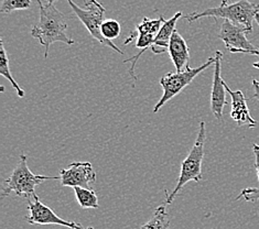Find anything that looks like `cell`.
Instances as JSON below:
<instances>
[{"mask_svg":"<svg viewBox=\"0 0 259 229\" xmlns=\"http://www.w3.org/2000/svg\"><path fill=\"white\" fill-rule=\"evenodd\" d=\"M55 2H57V0H46V3L49 4V5H52V4H54Z\"/></svg>","mask_w":259,"mask_h":229,"instance_id":"25","label":"cell"},{"mask_svg":"<svg viewBox=\"0 0 259 229\" xmlns=\"http://www.w3.org/2000/svg\"><path fill=\"white\" fill-rule=\"evenodd\" d=\"M181 17H182V12L179 11L174 17L164 21L163 26L155 36V41H153V45L151 48V51L153 53L161 54V53H164L165 51H168L171 36L177 30L176 29L177 21L180 19Z\"/></svg>","mask_w":259,"mask_h":229,"instance_id":"13","label":"cell"},{"mask_svg":"<svg viewBox=\"0 0 259 229\" xmlns=\"http://www.w3.org/2000/svg\"><path fill=\"white\" fill-rule=\"evenodd\" d=\"M228 3H230V0H222L221 6H226V5H228Z\"/></svg>","mask_w":259,"mask_h":229,"instance_id":"24","label":"cell"},{"mask_svg":"<svg viewBox=\"0 0 259 229\" xmlns=\"http://www.w3.org/2000/svg\"><path fill=\"white\" fill-rule=\"evenodd\" d=\"M226 91L231 95L232 98V109H231V118L237 123L238 127H249L255 128L257 121L252 119L250 116L249 109L247 106V101L242 90H232L226 83H224Z\"/></svg>","mask_w":259,"mask_h":229,"instance_id":"11","label":"cell"},{"mask_svg":"<svg viewBox=\"0 0 259 229\" xmlns=\"http://www.w3.org/2000/svg\"><path fill=\"white\" fill-rule=\"evenodd\" d=\"M168 53L177 72L183 71L184 66L188 65V62L190 60V51L186 40L182 38V35L177 30L170 39Z\"/></svg>","mask_w":259,"mask_h":229,"instance_id":"12","label":"cell"},{"mask_svg":"<svg viewBox=\"0 0 259 229\" xmlns=\"http://www.w3.org/2000/svg\"><path fill=\"white\" fill-rule=\"evenodd\" d=\"M67 3L71 6L73 12L76 15L79 21L84 24V27L88 29L91 35L93 36L96 41L102 43L103 45H106L110 49H113V50L118 52L119 54H124L118 47L114 44L113 41L106 40L102 35L101 28L103 22L105 21L104 16L106 9H105V7L100 2H97V0H89V2H86L85 0L84 9L79 8L76 4L73 3V0H67Z\"/></svg>","mask_w":259,"mask_h":229,"instance_id":"6","label":"cell"},{"mask_svg":"<svg viewBox=\"0 0 259 229\" xmlns=\"http://www.w3.org/2000/svg\"><path fill=\"white\" fill-rule=\"evenodd\" d=\"M252 66H254L255 69H259V62H256V63L252 64Z\"/></svg>","mask_w":259,"mask_h":229,"instance_id":"27","label":"cell"},{"mask_svg":"<svg viewBox=\"0 0 259 229\" xmlns=\"http://www.w3.org/2000/svg\"><path fill=\"white\" fill-rule=\"evenodd\" d=\"M88 229H94V227H89Z\"/></svg>","mask_w":259,"mask_h":229,"instance_id":"28","label":"cell"},{"mask_svg":"<svg viewBox=\"0 0 259 229\" xmlns=\"http://www.w3.org/2000/svg\"><path fill=\"white\" fill-rule=\"evenodd\" d=\"M257 14H259V4L251 3L250 0H239L235 4L192 12L186 16V19L189 22H194L202 18H223L224 20L245 27L250 33L252 32V21Z\"/></svg>","mask_w":259,"mask_h":229,"instance_id":"2","label":"cell"},{"mask_svg":"<svg viewBox=\"0 0 259 229\" xmlns=\"http://www.w3.org/2000/svg\"><path fill=\"white\" fill-rule=\"evenodd\" d=\"M140 229H170V220L165 205L157 207L152 217Z\"/></svg>","mask_w":259,"mask_h":229,"instance_id":"16","label":"cell"},{"mask_svg":"<svg viewBox=\"0 0 259 229\" xmlns=\"http://www.w3.org/2000/svg\"><path fill=\"white\" fill-rule=\"evenodd\" d=\"M31 0H3L2 14H11L17 10H27L31 7Z\"/></svg>","mask_w":259,"mask_h":229,"instance_id":"19","label":"cell"},{"mask_svg":"<svg viewBox=\"0 0 259 229\" xmlns=\"http://www.w3.org/2000/svg\"><path fill=\"white\" fill-rule=\"evenodd\" d=\"M165 19L163 16H160L157 19H149V18H144L141 23L136 26V31L129 34L128 38L125 40L124 44H129L133 40L137 39L139 34L144 33H149V34H157L161 27L163 26Z\"/></svg>","mask_w":259,"mask_h":229,"instance_id":"14","label":"cell"},{"mask_svg":"<svg viewBox=\"0 0 259 229\" xmlns=\"http://www.w3.org/2000/svg\"><path fill=\"white\" fill-rule=\"evenodd\" d=\"M252 88H254V94H252V98L259 102V82L257 79H252Z\"/></svg>","mask_w":259,"mask_h":229,"instance_id":"22","label":"cell"},{"mask_svg":"<svg viewBox=\"0 0 259 229\" xmlns=\"http://www.w3.org/2000/svg\"><path fill=\"white\" fill-rule=\"evenodd\" d=\"M75 196L78 205L84 209L94 208L97 209L100 207L98 204V197L95 192L89 188H74Z\"/></svg>","mask_w":259,"mask_h":229,"instance_id":"17","label":"cell"},{"mask_svg":"<svg viewBox=\"0 0 259 229\" xmlns=\"http://www.w3.org/2000/svg\"><path fill=\"white\" fill-rule=\"evenodd\" d=\"M215 63V58H209L204 64L196 67V69H192L190 67L189 64L186 66V69L181 72L176 73H166L164 76L160 78V85L163 89L162 97L160 98L159 102L156 104L155 108H153V113H158L164 105L171 101L172 98L176 97L177 95L191 84V82L199 75L200 73L205 71L207 67L211 66Z\"/></svg>","mask_w":259,"mask_h":229,"instance_id":"5","label":"cell"},{"mask_svg":"<svg viewBox=\"0 0 259 229\" xmlns=\"http://www.w3.org/2000/svg\"><path fill=\"white\" fill-rule=\"evenodd\" d=\"M252 151H254L255 154V168L257 172V177L259 181V145H252Z\"/></svg>","mask_w":259,"mask_h":229,"instance_id":"21","label":"cell"},{"mask_svg":"<svg viewBox=\"0 0 259 229\" xmlns=\"http://www.w3.org/2000/svg\"><path fill=\"white\" fill-rule=\"evenodd\" d=\"M206 140V127L205 122L201 121L200 122V128L199 132L196 135V140L194 145L191 149L188 157L183 160L181 164V171H180V176H179L178 183L176 185L175 190L171 192L170 194L166 195L165 200V205L168 204H172L176 196L179 194L184 185L189 183L190 181H194L199 183L202 178V162L203 158H204V145Z\"/></svg>","mask_w":259,"mask_h":229,"instance_id":"3","label":"cell"},{"mask_svg":"<svg viewBox=\"0 0 259 229\" xmlns=\"http://www.w3.org/2000/svg\"><path fill=\"white\" fill-rule=\"evenodd\" d=\"M28 210L29 216L26 217V220L31 225H60L70 229H83L81 224L75 221H69L60 218L53 210L43 204L39 196L28 200Z\"/></svg>","mask_w":259,"mask_h":229,"instance_id":"7","label":"cell"},{"mask_svg":"<svg viewBox=\"0 0 259 229\" xmlns=\"http://www.w3.org/2000/svg\"><path fill=\"white\" fill-rule=\"evenodd\" d=\"M240 199H244L246 202H249V203L257 202L259 200V188L244 189L242 191V193L236 197V201Z\"/></svg>","mask_w":259,"mask_h":229,"instance_id":"20","label":"cell"},{"mask_svg":"<svg viewBox=\"0 0 259 229\" xmlns=\"http://www.w3.org/2000/svg\"><path fill=\"white\" fill-rule=\"evenodd\" d=\"M247 54H251V55H256V57H259V49H257V50H254V51H250Z\"/></svg>","mask_w":259,"mask_h":229,"instance_id":"23","label":"cell"},{"mask_svg":"<svg viewBox=\"0 0 259 229\" xmlns=\"http://www.w3.org/2000/svg\"><path fill=\"white\" fill-rule=\"evenodd\" d=\"M255 21L258 23V26H259V14H257V15H256V17H255Z\"/></svg>","mask_w":259,"mask_h":229,"instance_id":"26","label":"cell"},{"mask_svg":"<svg viewBox=\"0 0 259 229\" xmlns=\"http://www.w3.org/2000/svg\"><path fill=\"white\" fill-rule=\"evenodd\" d=\"M60 179L62 187L91 189L90 185L96 182V173L90 162H74L60 171Z\"/></svg>","mask_w":259,"mask_h":229,"instance_id":"9","label":"cell"},{"mask_svg":"<svg viewBox=\"0 0 259 229\" xmlns=\"http://www.w3.org/2000/svg\"><path fill=\"white\" fill-rule=\"evenodd\" d=\"M60 176H46L36 175L30 171L28 166V158L24 154H20L18 162L11 175L3 184V196H9L15 193L17 196L33 199L38 196L35 194V187H38L45 181L59 179Z\"/></svg>","mask_w":259,"mask_h":229,"instance_id":"4","label":"cell"},{"mask_svg":"<svg viewBox=\"0 0 259 229\" xmlns=\"http://www.w3.org/2000/svg\"><path fill=\"white\" fill-rule=\"evenodd\" d=\"M249 31L243 26L235 24L228 20H224L221 27L219 38L224 42L227 50L231 53H245L257 50V48L251 44L246 35Z\"/></svg>","mask_w":259,"mask_h":229,"instance_id":"8","label":"cell"},{"mask_svg":"<svg viewBox=\"0 0 259 229\" xmlns=\"http://www.w3.org/2000/svg\"><path fill=\"white\" fill-rule=\"evenodd\" d=\"M0 74H2V75L5 78H7L9 82L11 83L12 87L15 88L18 97L23 98L24 97V90L20 87L19 85H18V83L15 80L14 76L11 75L10 67H9V59H8V55H7V51H6V49H5V44H4L3 39H0Z\"/></svg>","mask_w":259,"mask_h":229,"instance_id":"15","label":"cell"},{"mask_svg":"<svg viewBox=\"0 0 259 229\" xmlns=\"http://www.w3.org/2000/svg\"><path fill=\"white\" fill-rule=\"evenodd\" d=\"M120 31H121V27L119 22L114 19L105 20L101 28L102 35L105 39L109 41H113L114 39L118 38L120 35Z\"/></svg>","mask_w":259,"mask_h":229,"instance_id":"18","label":"cell"},{"mask_svg":"<svg viewBox=\"0 0 259 229\" xmlns=\"http://www.w3.org/2000/svg\"><path fill=\"white\" fill-rule=\"evenodd\" d=\"M40 9L39 22L31 30V35L40 42V44L46 48L45 59H48L50 45L54 42H62L67 45L75 43L67 35V24L64 19V15L60 12L54 4L49 5L42 0H36Z\"/></svg>","mask_w":259,"mask_h":229,"instance_id":"1","label":"cell"},{"mask_svg":"<svg viewBox=\"0 0 259 229\" xmlns=\"http://www.w3.org/2000/svg\"><path fill=\"white\" fill-rule=\"evenodd\" d=\"M215 63H214V77L211 93V110L217 119L221 120L223 117L224 107L227 105L226 101V88L224 85V79L222 78V60L223 53L221 51L215 52Z\"/></svg>","mask_w":259,"mask_h":229,"instance_id":"10","label":"cell"}]
</instances>
